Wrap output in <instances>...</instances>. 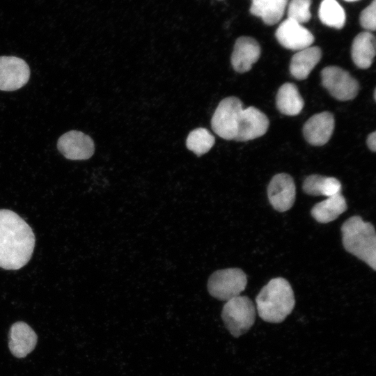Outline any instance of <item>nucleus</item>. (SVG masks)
<instances>
[{
  "mask_svg": "<svg viewBox=\"0 0 376 376\" xmlns=\"http://www.w3.org/2000/svg\"><path fill=\"white\" fill-rule=\"evenodd\" d=\"M57 148L65 158L71 160L88 159L95 151L93 139L88 135L77 130L69 131L60 136Z\"/></svg>",
  "mask_w": 376,
  "mask_h": 376,
  "instance_id": "nucleus-11",
  "label": "nucleus"
},
{
  "mask_svg": "<svg viewBox=\"0 0 376 376\" xmlns=\"http://www.w3.org/2000/svg\"><path fill=\"white\" fill-rule=\"evenodd\" d=\"M289 0H251L250 13L267 25L279 23L283 17Z\"/></svg>",
  "mask_w": 376,
  "mask_h": 376,
  "instance_id": "nucleus-18",
  "label": "nucleus"
},
{
  "mask_svg": "<svg viewBox=\"0 0 376 376\" xmlns=\"http://www.w3.org/2000/svg\"><path fill=\"white\" fill-rule=\"evenodd\" d=\"M311 0H290L287 6L288 18L304 24L311 18Z\"/></svg>",
  "mask_w": 376,
  "mask_h": 376,
  "instance_id": "nucleus-24",
  "label": "nucleus"
},
{
  "mask_svg": "<svg viewBox=\"0 0 376 376\" xmlns=\"http://www.w3.org/2000/svg\"><path fill=\"white\" fill-rule=\"evenodd\" d=\"M276 104L281 113L296 116L301 111L304 101L295 84L285 83L277 91Z\"/></svg>",
  "mask_w": 376,
  "mask_h": 376,
  "instance_id": "nucleus-19",
  "label": "nucleus"
},
{
  "mask_svg": "<svg viewBox=\"0 0 376 376\" xmlns=\"http://www.w3.org/2000/svg\"><path fill=\"white\" fill-rule=\"evenodd\" d=\"M318 17L325 26L342 29L346 22L344 8L337 0H322L318 8Z\"/></svg>",
  "mask_w": 376,
  "mask_h": 376,
  "instance_id": "nucleus-22",
  "label": "nucleus"
},
{
  "mask_svg": "<svg viewBox=\"0 0 376 376\" xmlns=\"http://www.w3.org/2000/svg\"><path fill=\"white\" fill-rule=\"evenodd\" d=\"M322 85L338 100L355 98L359 90L357 80L344 69L335 65L327 66L321 71Z\"/></svg>",
  "mask_w": 376,
  "mask_h": 376,
  "instance_id": "nucleus-7",
  "label": "nucleus"
},
{
  "mask_svg": "<svg viewBox=\"0 0 376 376\" xmlns=\"http://www.w3.org/2000/svg\"><path fill=\"white\" fill-rule=\"evenodd\" d=\"M243 109L242 102L238 97L224 98L211 119V127L214 133L224 139L234 140Z\"/></svg>",
  "mask_w": 376,
  "mask_h": 376,
  "instance_id": "nucleus-6",
  "label": "nucleus"
},
{
  "mask_svg": "<svg viewBox=\"0 0 376 376\" xmlns=\"http://www.w3.org/2000/svg\"><path fill=\"white\" fill-rule=\"evenodd\" d=\"M335 127L334 115L323 111L312 116L303 126L306 141L312 146H322L331 137Z\"/></svg>",
  "mask_w": 376,
  "mask_h": 376,
  "instance_id": "nucleus-13",
  "label": "nucleus"
},
{
  "mask_svg": "<svg viewBox=\"0 0 376 376\" xmlns=\"http://www.w3.org/2000/svg\"><path fill=\"white\" fill-rule=\"evenodd\" d=\"M226 328L235 337L246 333L256 320V308L246 296H237L226 301L221 311Z\"/></svg>",
  "mask_w": 376,
  "mask_h": 376,
  "instance_id": "nucleus-4",
  "label": "nucleus"
},
{
  "mask_svg": "<svg viewBox=\"0 0 376 376\" xmlns=\"http://www.w3.org/2000/svg\"><path fill=\"white\" fill-rule=\"evenodd\" d=\"M366 143L368 147V148L372 150L373 152L376 151V132H373L370 134H368V138L366 139Z\"/></svg>",
  "mask_w": 376,
  "mask_h": 376,
  "instance_id": "nucleus-26",
  "label": "nucleus"
},
{
  "mask_svg": "<svg viewBox=\"0 0 376 376\" xmlns=\"http://www.w3.org/2000/svg\"><path fill=\"white\" fill-rule=\"evenodd\" d=\"M267 116L255 107L243 109L234 140L246 141L264 135L269 127Z\"/></svg>",
  "mask_w": 376,
  "mask_h": 376,
  "instance_id": "nucleus-12",
  "label": "nucleus"
},
{
  "mask_svg": "<svg viewBox=\"0 0 376 376\" xmlns=\"http://www.w3.org/2000/svg\"><path fill=\"white\" fill-rule=\"evenodd\" d=\"M36 239L30 226L17 213L0 210V267L16 270L30 260Z\"/></svg>",
  "mask_w": 376,
  "mask_h": 376,
  "instance_id": "nucleus-1",
  "label": "nucleus"
},
{
  "mask_svg": "<svg viewBox=\"0 0 376 376\" xmlns=\"http://www.w3.org/2000/svg\"><path fill=\"white\" fill-rule=\"evenodd\" d=\"M30 77V69L22 58L0 56V90L13 91L24 86Z\"/></svg>",
  "mask_w": 376,
  "mask_h": 376,
  "instance_id": "nucleus-8",
  "label": "nucleus"
},
{
  "mask_svg": "<svg viewBox=\"0 0 376 376\" xmlns=\"http://www.w3.org/2000/svg\"><path fill=\"white\" fill-rule=\"evenodd\" d=\"M246 284L247 278L243 270L227 268L211 274L207 281V290L212 297L226 301L239 296Z\"/></svg>",
  "mask_w": 376,
  "mask_h": 376,
  "instance_id": "nucleus-5",
  "label": "nucleus"
},
{
  "mask_svg": "<svg viewBox=\"0 0 376 376\" xmlns=\"http://www.w3.org/2000/svg\"><path fill=\"white\" fill-rule=\"evenodd\" d=\"M359 23L366 31L376 29V0H373L360 13Z\"/></svg>",
  "mask_w": 376,
  "mask_h": 376,
  "instance_id": "nucleus-25",
  "label": "nucleus"
},
{
  "mask_svg": "<svg viewBox=\"0 0 376 376\" xmlns=\"http://www.w3.org/2000/svg\"><path fill=\"white\" fill-rule=\"evenodd\" d=\"M257 311L264 321L283 322L292 311L295 299L290 283L282 277L271 279L256 297Z\"/></svg>",
  "mask_w": 376,
  "mask_h": 376,
  "instance_id": "nucleus-2",
  "label": "nucleus"
},
{
  "mask_svg": "<svg viewBox=\"0 0 376 376\" xmlns=\"http://www.w3.org/2000/svg\"><path fill=\"white\" fill-rule=\"evenodd\" d=\"M373 97H374V100H376V90L375 89L373 93Z\"/></svg>",
  "mask_w": 376,
  "mask_h": 376,
  "instance_id": "nucleus-27",
  "label": "nucleus"
},
{
  "mask_svg": "<svg viewBox=\"0 0 376 376\" xmlns=\"http://www.w3.org/2000/svg\"><path fill=\"white\" fill-rule=\"evenodd\" d=\"M347 208L345 198L338 193L315 204L311 214L318 222L327 224L337 219Z\"/></svg>",
  "mask_w": 376,
  "mask_h": 376,
  "instance_id": "nucleus-20",
  "label": "nucleus"
},
{
  "mask_svg": "<svg viewBox=\"0 0 376 376\" xmlns=\"http://www.w3.org/2000/svg\"><path fill=\"white\" fill-rule=\"evenodd\" d=\"M275 36L283 47L295 51L311 46L314 41V36L308 29L288 17L279 25Z\"/></svg>",
  "mask_w": 376,
  "mask_h": 376,
  "instance_id": "nucleus-10",
  "label": "nucleus"
},
{
  "mask_svg": "<svg viewBox=\"0 0 376 376\" xmlns=\"http://www.w3.org/2000/svg\"><path fill=\"white\" fill-rule=\"evenodd\" d=\"M302 189L310 196L329 197L340 193L341 183L334 177H324L313 174L306 178Z\"/></svg>",
  "mask_w": 376,
  "mask_h": 376,
  "instance_id": "nucleus-21",
  "label": "nucleus"
},
{
  "mask_svg": "<svg viewBox=\"0 0 376 376\" xmlns=\"http://www.w3.org/2000/svg\"><path fill=\"white\" fill-rule=\"evenodd\" d=\"M322 58V50L318 46H310L297 51L290 61V72L298 80L306 79Z\"/></svg>",
  "mask_w": 376,
  "mask_h": 376,
  "instance_id": "nucleus-17",
  "label": "nucleus"
},
{
  "mask_svg": "<svg viewBox=\"0 0 376 376\" xmlns=\"http://www.w3.org/2000/svg\"><path fill=\"white\" fill-rule=\"evenodd\" d=\"M345 1H347V2H355V1H357L359 0H344Z\"/></svg>",
  "mask_w": 376,
  "mask_h": 376,
  "instance_id": "nucleus-28",
  "label": "nucleus"
},
{
  "mask_svg": "<svg viewBox=\"0 0 376 376\" xmlns=\"http://www.w3.org/2000/svg\"><path fill=\"white\" fill-rule=\"evenodd\" d=\"M345 249L376 270V234L373 225L359 216L347 219L341 226Z\"/></svg>",
  "mask_w": 376,
  "mask_h": 376,
  "instance_id": "nucleus-3",
  "label": "nucleus"
},
{
  "mask_svg": "<svg viewBox=\"0 0 376 376\" xmlns=\"http://www.w3.org/2000/svg\"><path fill=\"white\" fill-rule=\"evenodd\" d=\"M215 138L204 127L193 130L188 134L186 140L187 148L200 157L207 153L214 146Z\"/></svg>",
  "mask_w": 376,
  "mask_h": 376,
  "instance_id": "nucleus-23",
  "label": "nucleus"
},
{
  "mask_svg": "<svg viewBox=\"0 0 376 376\" xmlns=\"http://www.w3.org/2000/svg\"><path fill=\"white\" fill-rule=\"evenodd\" d=\"M267 196L274 210L281 212L290 210L296 197L293 178L285 173L274 175L267 187Z\"/></svg>",
  "mask_w": 376,
  "mask_h": 376,
  "instance_id": "nucleus-9",
  "label": "nucleus"
},
{
  "mask_svg": "<svg viewBox=\"0 0 376 376\" xmlns=\"http://www.w3.org/2000/svg\"><path fill=\"white\" fill-rule=\"evenodd\" d=\"M38 336L34 330L22 321L14 323L9 331L8 347L17 358H24L35 348Z\"/></svg>",
  "mask_w": 376,
  "mask_h": 376,
  "instance_id": "nucleus-15",
  "label": "nucleus"
},
{
  "mask_svg": "<svg viewBox=\"0 0 376 376\" xmlns=\"http://www.w3.org/2000/svg\"><path fill=\"white\" fill-rule=\"evenodd\" d=\"M376 53V40L370 31H362L354 38L351 56L355 65L361 69L370 68Z\"/></svg>",
  "mask_w": 376,
  "mask_h": 376,
  "instance_id": "nucleus-16",
  "label": "nucleus"
},
{
  "mask_svg": "<svg viewBox=\"0 0 376 376\" xmlns=\"http://www.w3.org/2000/svg\"><path fill=\"white\" fill-rule=\"evenodd\" d=\"M260 54V46L255 38L250 36H240L233 46L230 57L232 67L239 73L248 72L258 61Z\"/></svg>",
  "mask_w": 376,
  "mask_h": 376,
  "instance_id": "nucleus-14",
  "label": "nucleus"
}]
</instances>
